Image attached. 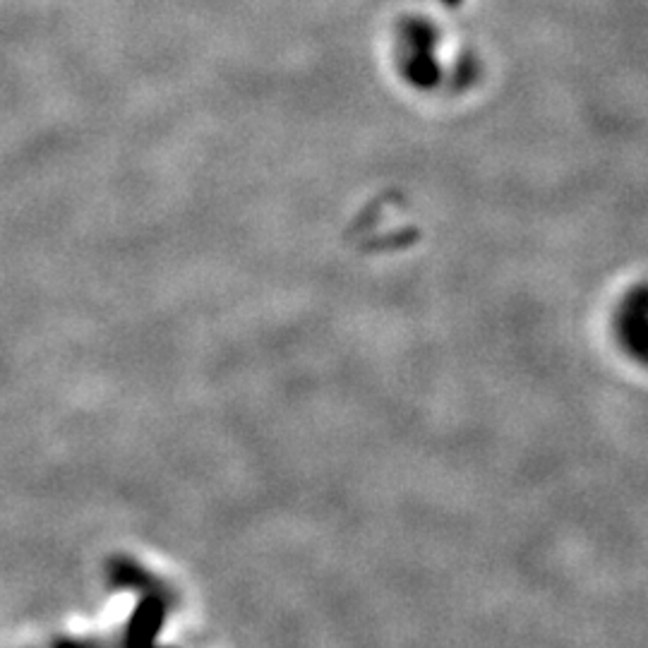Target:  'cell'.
<instances>
[{
	"instance_id": "cell-1",
	"label": "cell",
	"mask_w": 648,
	"mask_h": 648,
	"mask_svg": "<svg viewBox=\"0 0 648 648\" xmlns=\"http://www.w3.org/2000/svg\"><path fill=\"white\" fill-rule=\"evenodd\" d=\"M156 622H159V612H156L154 603H144L140 605V610L135 612L130 622V632H128V641H147L152 636Z\"/></svg>"
}]
</instances>
